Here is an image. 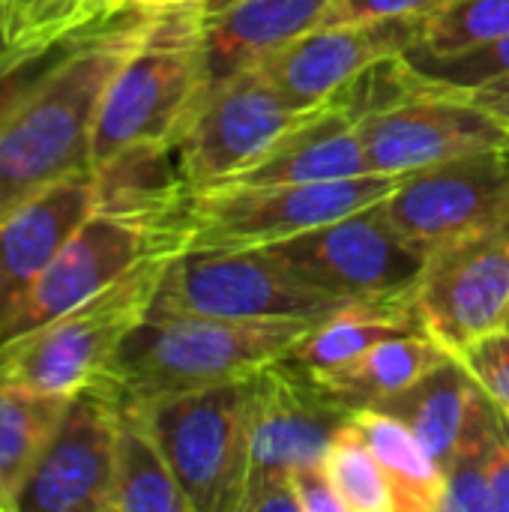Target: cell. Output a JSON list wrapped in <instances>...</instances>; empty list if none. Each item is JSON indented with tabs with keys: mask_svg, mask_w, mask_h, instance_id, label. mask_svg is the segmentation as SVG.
I'll list each match as a JSON object with an SVG mask.
<instances>
[{
	"mask_svg": "<svg viewBox=\"0 0 509 512\" xmlns=\"http://www.w3.org/2000/svg\"><path fill=\"white\" fill-rule=\"evenodd\" d=\"M144 12L72 36L63 57L0 126V213L93 168V132L105 90L147 27Z\"/></svg>",
	"mask_w": 509,
	"mask_h": 512,
	"instance_id": "obj_1",
	"label": "cell"
},
{
	"mask_svg": "<svg viewBox=\"0 0 509 512\" xmlns=\"http://www.w3.org/2000/svg\"><path fill=\"white\" fill-rule=\"evenodd\" d=\"M318 321H228L201 315H147L120 345L102 381L120 405H150L252 378L288 357Z\"/></svg>",
	"mask_w": 509,
	"mask_h": 512,
	"instance_id": "obj_2",
	"label": "cell"
},
{
	"mask_svg": "<svg viewBox=\"0 0 509 512\" xmlns=\"http://www.w3.org/2000/svg\"><path fill=\"white\" fill-rule=\"evenodd\" d=\"M204 87V3L153 12L144 36L105 90L90 162L99 165L141 141L174 144Z\"/></svg>",
	"mask_w": 509,
	"mask_h": 512,
	"instance_id": "obj_3",
	"label": "cell"
},
{
	"mask_svg": "<svg viewBox=\"0 0 509 512\" xmlns=\"http://www.w3.org/2000/svg\"><path fill=\"white\" fill-rule=\"evenodd\" d=\"M180 249H159L138 261L105 291L48 321L45 327L0 345V369L24 384L72 396L117 357L129 333L150 315L159 282Z\"/></svg>",
	"mask_w": 509,
	"mask_h": 512,
	"instance_id": "obj_4",
	"label": "cell"
},
{
	"mask_svg": "<svg viewBox=\"0 0 509 512\" xmlns=\"http://www.w3.org/2000/svg\"><path fill=\"white\" fill-rule=\"evenodd\" d=\"M192 512H240L252 459L255 375L138 405Z\"/></svg>",
	"mask_w": 509,
	"mask_h": 512,
	"instance_id": "obj_5",
	"label": "cell"
},
{
	"mask_svg": "<svg viewBox=\"0 0 509 512\" xmlns=\"http://www.w3.org/2000/svg\"><path fill=\"white\" fill-rule=\"evenodd\" d=\"M399 177L219 186L192 192L183 249H264L384 201Z\"/></svg>",
	"mask_w": 509,
	"mask_h": 512,
	"instance_id": "obj_6",
	"label": "cell"
},
{
	"mask_svg": "<svg viewBox=\"0 0 509 512\" xmlns=\"http://www.w3.org/2000/svg\"><path fill=\"white\" fill-rule=\"evenodd\" d=\"M342 306L294 276L270 249H180L159 282L150 315L321 321Z\"/></svg>",
	"mask_w": 509,
	"mask_h": 512,
	"instance_id": "obj_7",
	"label": "cell"
},
{
	"mask_svg": "<svg viewBox=\"0 0 509 512\" xmlns=\"http://www.w3.org/2000/svg\"><path fill=\"white\" fill-rule=\"evenodd\" d=\"M351 417L291 354L255 372L252 459L240 512H300L291 474L324 459Z\"/></svg>",
	"mask_w": 509,
	"mask_h": 512,
	"instance_id": "obj_8",
	"label": "cell"
},
{
	"mask_svg": "<svg viewBox=\"0 0 509 512\" xmlns=\"http://www.w3.org/2000/svg\"><path fill=\"white\" fill-rule=\"evenodd\" d=\"M315 111L294 108L258 66L207 81L174 138L189 189L204 192L231 183Z\"/></svg>",
	"mask_w": 509,
	"mask_h": 512,
	"instance_id": "obj_9",
	"label": "cell"
},
{
	"mask_svg": "<svg viewBox=\"0 0 509 512\" xmlns=\"http://www.w3.org/2000/svg\"><path fill=\"white\" fill-rule=\"evenodd\" d=\"M264 249L294 276L342 303L414 300L429 258L399 234L384 201Z\"/></svg>",
	"mask_w": 509,
	"mask_h": 512,
	"instance_id": "obj_10",
	"label": "cell"
},
{
	"mask_svg": "<svg viewBox=\"0 0 509 512\" xmlns=\"http://www.w3.org/2000/svg\"><path fill=\"white\" fill-rule=\"evenodd\" d=\"M426 336L453 357L509 327V225L429 252L414 288Z\"/></svg>",
	"mask_w": 509,
	"mask_h": 512,
	"instance_id": "obj_11",
	"label": "cell"
},
{
	"mask_svg": "<svg viewBox=\"0 0 509 512\" xmlns=\"http://www.w3.org/2000/svg\"><path fill=\"white\" fill-rule=\"evenodd\" d=\"M183 246L186 240L180 231L153 228L147 222L93 207V213L69 234L42 276L30 285L9 324L3 327L0 345L45 327L78 303L105 291L147 255Z\"/></svg>",
	"mask_w": 509,
	"mask_h": 512,
	"instance_id": "obj_12",
	"label": "cell"
},
{
	"mask_svg": "<svg viewBox=\"0 0 509 512\" xmlns=\"http://www.w3.org/2000/svg\"><path fill=\"white\" fill-rule=\"evenodd\" d=\"M390 222L423 252L509 219L507 144L456 156L396 180L384 198Z\"/></svg>",
	"mask_w": 509,
	"mask_h": 512,
	"instance_id": "obj_13",
	"label": "cell"
},
{
	"mask_svg": "<svg viewBox=\"0 0 509 512\" xmlns=\"http://www.w3.org/2000/svg\"><path fill=\"white\" fill-rule=\"evenodd\" d=\"M120 414V399L102 381L72 393L15 512H111Z\"/></svg>",
	"mask_w": 509,
	"mask_h": 512,
	"instance_id": "obj_14",
	"label": "cell"
},
{
	"mask_svg": "<svg viewBox=\"0 0 509 512\" xmlns=\"http://www.w3.org/2000/svg\"><path fill=\"white\" fill-rule=\"evenodd\" d=\"M372 174L411 171L509 144V132L465 90L435 87L357 123Z\"/></svg>",
	"mask_w": 509,
	"mask_h": 512,
	"instance_id": "obj_15",
	"label": "cell"
},
{
	"mask_svg": "<svg viewBox=\"0 0 509 512\" xmlns=\"http://www.w3.org/2000/svg\"><path fill=\"white\" fill-rule=\"evenodd\" d=\"M420 18H390L366 24L315 27L255 63L273 87L303 111L321 108L342 84L369 63L408 54L423 33Z\"/></svg>",
	"mask_w": 509,
	"mask_h": 512,
	"instance_id": "obj_16",
	"label": "cell"
},
{
	"mask_svg": "<svg viewBox=\"0 0 509 512\" xmlns=\"http://www.w3.org/2000/svg\"><path fill=\"white\" fill-rule=\"evenodd\" d=\"M93 207V171H84L0 213V336L30 285Z\"/></svg>",
	"mask_w": 509,
	"mask_h": 512,
	"instance_id": "obj_17",
	"label": "cell"
},
{
	"mask_svg": "<svg viewBox=\"0 0 509 512\" xmlns=\"http://www.w3.org/2000/svg\"><path fill=\"white\" fill-rule=\"evenodd\" d=\"M375 408L411 426L441 468H447L459 450L483 447L501 417L495 402L483 393L459 357H450L441 369Z\"/></svg>",
	"mask_w": 509,
	"mask_h": 512,
	"instance_id": "obj_18",
	"label": "cell"
},
{
	"mask_svg": "<svg viewBox=\"0 0 509 512\" xmlns=\"http://www.w3.org/2000/svg\"><path fill=\"white\" fill-rule=\"evenodd\" d=\"M333 0H228L204 9L207 81L261 63L276 48L315 30Z\"/></svg>",
	"mask_w": 509,
	"mask_h": 512,
	"instance_id": "obj_19",
	"label": "cell"
},
{
	"mask_svg": "<svg viewBox=\"0 0 509 512\" xmlns=\"http://www.w3.org/2000/svg\"><path fill=\"white\" fill-rule=\"evenodd\" d=\"M372 174L366 150L345 114L321 105L300 126L285 132L267 156L225 186H279V183H324Z\"/></svg>",
	"mask_w": 509,
	"mask_h": 512,
	"instance_id": "obj_20",
	"label": "cell"
},
{
	"mask_svg": "<svg viewBox=\"0 0 509 512\" xmlns=\"http://www.w3.org/2000/svg\"><path fill=\"white\" fill-rule=\"evenodd\" d=\"M453 354L438 345L432 336L426 333H402L393 339L378 342L375 348H369L366 354L354 357L351 363L312 375L342 408L357 411V408H375L399 393H405L408 387H414L417 381H423L426 375H432L435 369H441Z\"/></svg>",
	"mask_w": 509,
	"mask_h": 512,
	"instance_id": "obj_21",
	"label": "cell"
},
{
	"mask_svg": "<svg viewBox=\"0 0 509 512\" xmlns=\"http://www.w3.org/2000/svg\"><path fill=\"white\" fill-rule=\"evenodd\" d=\"M69 396L45 393L0 369V512H15L21 489L66 414Z\"/></svg>",
	"mask_w": 509,
	"mask_h": 512,
	"instance_id": "obj_22",
	"label": "cell"
},
{
	"mask_svg": "<svg viewBox=\"0 0 509 512\" xmlns=\"http://www.w3.org/2000/svg\"><path fill=\"white\" fill-rule=\"evenodd\" d=\"M351 420L363 429L381 465L393 512L444 510V468L411 426L381 408H357Z\"/></svg>",
	"mask_w": 509,
	"mask_h": 512,
	"instance_id": "obj_23",
	"label": "cell"
},
{
	"mask_svg": "<svg viewBox=\"0 0 509 512\" xmlns=\"http://www.w3.org/2000/svg\"><path fill=\"white\" fill-rule=\"evenodd\" d=\"M402 333H426L414 309V300L381 303H345L333 315L321 318L291 351V357L312 375L339 369L366 354L384 339Z\"/></svg>",
	"mask_w": 509,
	"mask_h": 512,
	"instance_id": "obj_24",
	"label": "cell"
},
{
	"mask_svg": "<svg viewBox=\"0 0 509 512\" xmlns=\"http://www.w3.org/2000/svg\"><path fill=\"white\" fill-rule=\"evenodd\" d=\"M111 512H192L138 405H123Z\"/></svg>",
	"mask_w": 509,
	"mask_h": 512,
	"instance_id": "obj_25",
	"label": "cell"
},
{
	"mask_svg": "<svg viewBox=\"0 0 509 512\" xmlns=\"http://www.w3.org/2000/svg\"><path fill=\"white\" fill-rule=\"evenodd\" d=\"M441 84L429 81L408 54H393L369 63L363 72H357L348 84H342L324 105L345 114L351 123H360L372 114L390 111L420 93H429Z\"/></svg>",
	"mask_w": 509,
	"mask_h": 512,
	"instance_id": "obj_26",
	"label": "cell"
},
{
	"mask_svg": "<svg viewBox=\"0 0 509 512\" xmlns=\"http://www.w3.org/2000/svg\"><path fill=\"white\" fill-rule=\"evenodd\" d=\"M324 465L333 480V489L345 504V512H393L381 465L363 429L351 417L336 429L324 453Z\"/></svg>",
	"mask_w": 509,
	"mask_h": 512,
	"instance_id": "obj_27",
	"label": "cell"
},
{
	"mask_svg": "<svg viewBox=\"0 0 509 512\" xmlns=\"http://www.w3.org/2000/svg\"><path fill=\"white\" fill-rule=\"evenodd\" d=\"M509 33V0H456L426 18L420 42L408 54L450 57L489 45Z\"/></svg>",
	"mask_w": 509,
	"mask_h": 512,
	"instance_id": "obj_28",
	"label": "cell"
},
{
	"mask_svg": "<svg viewBox=\"0 0 509 512\" xmlns=\"http://www.w3.org/2000/svg\"><path fill=\"white\" fill-rule=\"evenodd\" d=\"M84 0H0L6 36L15 51H42L84 30Z\"/></svg>",
	"mask_w": 509,
	"mask_h": 512,
	"instance_id": "obj_29",
	"label": "cell"
},
{
	"mask_svg": "<svg viewBox=\"0 0 509 512\" xmlns=\"http://www.w3.org/2000/svg\"><path fill=\"white\" fill-rule=\"evenodd\" d=\"M408 60L435 84L447 87V90H471L477 84H486L492 78L509 75V33L462 51V54H450V57H423V54H408Z\"/></svg>",
	"mask_w": 509,
	"mask_h": 512,
	"instance_id": "obj_30",
	"label": "cell"
},
{
	"mask_svg": "<svg viewBox=\"0 0 509 512\" xmlns=\"http://www.w3.org/2000/svg\"><path fill=\"white\" fill-rule=\"evenodd\" d=\"M486 444L459 450L447 462L441 512H492V489L486 477Z\"/></svg>",
	"mask_w": 509,
	"mask_h": 512,
	"instance_id": "obj_31",
	"label": "cell"
},
{
	"mask_svg": "<svg viewBox=\"0 0 509 512\" xmlns=\"http://www.w3.org/2000/svg\"><path fill=\"white\" fill-rule=\"evenodd\" d=\"M459 360L509 423V327L480 339L477 345L462 351Z\"/></svg>",
	"mask_w": 509,
	"mask_h": 512,
	"instance_id": "obj_32",
	"label": "cell"
},
{
	"mask_svg": "<svg viewBox=\"0 0 509 512\" xmlns=\"http://www.w3.org/2000/svg\"><path fill=\"white\" fill-rule=\"evenodd\" d=\"M72 39L42 48V51H18L0 63V126L18 108V102L48 75V69L63 57Z\"/></svg>",
	"mask_w": 509,
	"mask_h": 512,
	"instance_id": "obj_33",
	"label": "cell"
},
{
	"mask_svg": "<svg viewBox=\"0 0 509 512\" xmlns=\"http://www.w3.org/2000/svg\"><path fill=\"white\" fill-rule=\"evenodd\" d=\"M456 0H333L324 21L318 27L336 24H366V21H390V18H432Z\"/></svg>",
	"mask_w": 509,
	"mask_h": 512,
	"instance_id": "obj_34",
	"label": "cell"
},
{
	"mask_svg": "<svg viewBox=\"0 0 509 512\" xmlns=\"http://www.w3.org/2000/svg\"><path fill=\"white\" fill-rule=\"evenodd\" d=\"M291 483H294V492L300 501V512H345V504H342L339 492L333 489L324 459L300 465L291 474Z\"/></svg>",
	"mask_w": 509,
	"mask_h": 512,
	"instance_id": "obj_35",
	"label": "cell"
},
{
	"mask_svg": "<svg viewBox=\"0 0 509 512\" xmlns=\"http://www.w3.org/2000/svg\"><path fill=\"white\" fill-rule=\"evenodd\" d=\"M486 477L492 489V512H509V423L504 414L486 444Z\"/></svg>",
	"mask_w": 509,
	"mask_h": 512,
	"instance_id": "obj_36",
	"label": "cell"
},
{
	"mask_svg": "<svg viewBox=\"0 0 509 512\" xmlns=\"http://www.w3.org/2000/svg\"><path fill=\"white\" fill-rule=\"evenodd\" d=\"M480 108H486L504 129L509 132V75L492 78L486 84H477L471 90H465Z\"/></svg>",
	"mask_w": 509,
	"mask_h": 512,
	"instance_id": "obj_37",
	"label": "cell"
},
{
	"mask_svg": "<svg viewBox=\"0 0 509 512\" xmlns=\"http://www.w3.org/2000/svg\"><path fill=\"white\" fill-rule=\"evenodd\" d=\"M84 24L87 27H99L105 21H111L114 15H120L126 9V0H84Z\"/></svg>",
	"mask_w": 509,
	"mask_h": 512,
	"instance_id": "obj_38",
	"label": "cell"
},
{
	"mask_svg": "<svg viewBox=\"0 0 509 512\" xmlns=\"http://www.w3.org/2000/svg\"><path fill=\"white\" fill-rule=\"evenodd\" d=\"M189 3H207V0H126V9H135V12L153 15V12H165V9L189 6Z\"/></svg>",
	"mask_w": 509,
	"mask_h": 512,
	"instance_id": "obj_39",
	"label": "cell"
},
{
	"mask_svg": "<svg viewBox=\"0 0 509 512\" xmlns=\"http://www.w3.org/2000/svg\"><path fill=\"white\" fill-rule=\"evenodd\" d=\"M12 54H18V51H15V48H12V42H9L6 27H3V15H0V63H3L6 57H12Z\"/></svg>",
	"mask_w": 509,
	"mask_h": 512,
	"instance_id": "obj_40",
	"label": "cell"
},
{
	"mask_svg": "<svg viewBox=\"0 0 509 512\" xmlns=\"http://www.w3.org/2000/svg\"><path fill=\"white\" fill-rule=\"evenodd\" d=\"M222 3H228V0H207L204 9H213V6H222Z\"/></svg>",
	"mask_w": 509,
	"mask_h": 512,
	"instance_id": "obj_41",
	"label": "cell"
},
{
	"mask_svg": "<svg viewBox=\"0 0 509 512\" xmlns=\"http://www.w3.org/2000/svg\"><path fill=\"white\" fill-rule=\"evenodd\" d=\"M507 156H509V144H507ZM504 225H509V219H507V222H504Z\"/></svg>",
	"mask_w": 509,
	"mask_h": 512,
	"instance_id": "obj_42",
	"label": "cell"
}]
</instances>
